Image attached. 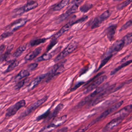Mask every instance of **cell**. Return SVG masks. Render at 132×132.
Wrapping results in <instances>:
<instances>
[{
	"mask_svg": "<svg viewBox=\"0 0 132 132\" xmlns=\"http://www.w3.org/2000/svg\"><path fill=\"white\" fill-rule=\"evenodd\" d=\"M124 101H120L118 103L115 104L114 105L112 106L111 107L105 111L104 112L102 113L99 116H98L97 118L95 119L94 120H93L92 122L90 123V125L91 126L96 123V122L99 121L101 120L104 119L105 118L107 117L108 116L110 115V114L113 113L114 112L118 110L119 108H120L123 104Z\"/></svg>",
	"mask_w": 132,
	"mask_h": 132,
	"instance_id": "cell-1",
	"label": "cell"
},
{
	"mask_svg": "<svg viewBox=\"0 0 132 132\" xmlns=\"http://www.w3.org/2000/svg\"><path fill=\"white\" fill-rule=\"evenodd\" d=\"M109 86L108 83H105L100 87L97 88L93 92L90 94L85 98L82 101L78 103L77 105L78 108H80L83 107L88 102L91 101L92 99L94 98L98 94H100L103 91L105 88H107Z\"/></svg>",
	"mask_w": 132,
	"mask_h": 132,
	"instance_id": "cell-2",
	"label": "cell"
},
{
	"mask_svg": "<svg viewBox=\"0 0 132 132\" xmlns=\"http://www.w3.org/2000/svg\"><path fill=\"white\" fill-rule=\"evenodd\" d=\"M48 98V96L46 95L42 98L38 100L37 101L31 105L25 111H24L20 114V116H19V118L21 119L24 118L31 114L32 112H33L36 109H37L38 107H39L40 105L45 103L47 101Z\"/></svg>",
	"mask_w": 132,
	"mask_h": 132,
	"instance_id": "cell-3",
	"label": "cell"
},
{
	"mask_svg": "<svg viewBox=\"0 0 132 132\" xmlns=\"http://www.w3.org/2000/svg\"><path fill=\"white\" fill-rule=\"evenodd\" d=\"M111 11L110 10H108L104 12L101 15L94 19L91 22V28L92 29H94L98 28L103 22L108 19L111 16Z\"/></svg>",
	"mask_w": 132,
	"mask_h": 132,
	"instance_id": "cell-4",
	"label": "cell"
},
{
	"mask_svg": "<svg viewBox=\"0 0 132 132\" xmlns=\"http://www.w3.org/2000/svg\"><path fill=\"white\" fill-rule=\"evenodd\" d=\"M115 85H113L111 86H108L107 88L102 92L97 95L95 99L92 102V106H94L97 104L101 102L105 97L108 95L114 92V90H116Z\"/></svg>",
	"mask_w": 132,
	"mask_h": 132,
	"instance_id": "cell-5",
	"label": "cell"
},
{
	"mask_svg": "<svg viewBox=\"0 0 132 132\" xmlns=\"http://www.w3.org/2000/svg\"><path fill=\"white\" fill-rule=\"evenodd\" d=\"M38 6V2L35 1L30 2L25 5L21 7L16 9L13 12V15L16 17L18 15H20L25 12L29 11L32 9H35Z\"/></svg>",
	"mask_w": 132,
	"mask_h": 132,
	"instance_id": "cell-6",
	"label": "cell"
},
{
	"mask_svg": "<svg viewBox=\"0 0 132 132\" xmlns=\"http://www.w3.org/2000/svg\"><path fill=\"white\" fill-rule=\"evenodd\" d=\"M77 44L75 42L71 43L62 52H61L57 56L54 60V62H57L62 60L67 56L73 52L77 48Z\"/></svg>",
	"mask_w": 132,
	"mask_h": 132,
	"instance_id": "cell-7",
	"label": "cell"
},
{
	"mask_svg": "<svg viewBox=\"0 0 132 132\" xmlns=\"http://www.w3.org/2000/svg\"><path fill=\"white\" fill-rule=\"evenodd\" d=\"M26 102L24 100H22L8 108L5 113V117H11L16 114L17 112L25 106Z\"/></svg>",
	"mask_w": 132,
	"mask_h": 132,
	"instance_id": "cell-8",
	"label": "cell"
},
{
	"mask_svg": "<svg viewBox=\"0 0 132 132\" xmlns=\"http://www.w3.org/2000/svg\"><path fill=\"white\" fill-rule=\"evenodd\" d=\"M107 77L105 75L100 76L99 77L94 81L93 82L88 86L87 88L84 90V94H87L95 89H96L106 79Z\"/></svg>",
	"mask_w": 132,
	"mask_h": 132,
	"instance_id": "cell-9",
	"label": "cell"
},
{
	"mask_svg": "<svg viewBox=\"0 0 132 132\" xmlns=\"http://www.w3.org/2000/svg\"><path fill=\"white\" fill-rule=\"evenodd\" d=\"M125 118L124 117L119 116L112 119L104 127L102 131L103 132H107L112 130L115 127L119 125L122 121Z\"/></svg>",
	"mask_w": 132,
	"mask_h": 132,
	"instance_id": "cell-10",
	"label": "cell"
},
{
	"mask_svg": "<svg viewBox=\"0 0 132 132\" xmlns=\"http://www.w3.org/2000/svg\"><path fill=\"white\" fill-rule=\"evenodd\" d=\"M78 5L75 4L71 7L70 8L66 11L65 13L61 15L59 18L57 19L56 22L57 23H61L64 20H65L67 18H68L70 15L75 13L78 9Z\"/></svg>",
	"mask_w": 132,
	"mask_h": 132,
	"instance_id": "cell-11",
	"label": "cell"
},
{
	"mask_svg": "<svg viewBox=\"0 0 132 132\" xmlns=\"http://www.w3.org/2000/svg\"><path fill=\"white\" fill-rule=\"evenodd\" d=\"M125 42L122 39L118 40L110 48L109 51L108 52L107 56L112 54L113 53L118 52L122 49L125 46Z\"/></svg>",
	"mask_w": 132,
	"mask_h": 132,
	"instance_id": "cell-12",
	"label": "cell"
},
{
	"mask_svg": "<svg viewBox=\"0 0 132 132\" xmlns=\"http://www.w3.org/2000/svg\"><path fill=\"white\" fill-rule=\"evenodd\" d=\"M48 73H46L43 74L36 78L34 79L27 87V89L29 91L34 89L36 86L38 85L42 80L44 78L48 76Z\"/></svg>",
	"mask_w": 132,
	"mask_h": 132,
	"instance_id": "cell-13",
	"label": "cell"
},
{
	"mask_svg": "<svg viewBox=\"0 0 132 132\" xmlns=\"http://www.w3.org/2000/svg\"><path fill=\"white\" fill-rule=\"evenodd\" d=\"M132 112V104L129 105L124 107L121 110L117 112H116L114 116L116 117H125L126 116L131 113Z\"/></svg>",
	"mask_w": 132,
	"mask_h": 132,
	"instance_id": "cell-14",
	"label": "cell"
},
{
	"mask_svg": "<svg viewBox=\"0 0 132 132\" xmlns=\"http://www.w3.org/2000/svg\"><path fill=\"white\" fill-rule=\"evenodd\" d=\"M117 28V24H112L110 26L106 29V35L110 42L114 40Z\"/></svg>",
	"mask_w": 132,
	"mask_h": 132,
	"instance_id": "cell-15",
	"label": "cell"
},
{
	"mask_svg": "<svg viewBox=\"0 0 132 132\" xmlns=\"http://www.w3.org/2000/svg\"><path fill=\"white\" fill-rule=\"evenodd\" d=\"M27 21L28 20L26 19H20L12 23L9 26V28L12 29V31H16L17 29L24 25L27 22Z\"/></svg>",
	"mask_w": 132,
	"mask_h": 132,
	"instance_id": "cell-16",
	"label": "cell"
},
{
	"mask_svg": "<svg viewBox=\"0 0 132 132\" xmlns=\"http://www.w3.org/2000/svg\"><path fill=\"white\" fill-rule=\"evenodd\" d=\"M74 22H68L67 24L63 26L61 29L55 35H54L53 37V38L56 39H57L59 37L61 36L63 34H64L65 32L69 30L71 27L74 25Z\"/></svg>",
	"mask_w": 132,
	"mask_h": 132,
	"instance_id": "cell-17",
	"label": "cell"
},
{
	"mask_svg": "<svg viewBox=\"0 0 132 132\" xmlns=\"http://www.w3.org/2000/svg\"><path fill=\"white\" fill-rule=\"evenodd\" d=\"M42 48L41 47H38L29 53L27 54L25 57L24 59L26 61H31L32 60L38 56L42 52Z\"/></svg>",
	"mask_w": 132,
	"mask_h": 132,
	"instance_id": "cell-18",
	"label": "cell"
},
{
	"mask_svg": "<svg viewBox=\"0 0 132 132\" xmlns=\"http://www.w3.org/2000/svg\"><path fill=\"white\" fill-rule=\"evenodd\" d=\"M63 106H64V105L62 103L58 105L54 109L53 112L52 113H50V115L46 119V122L49 121L52 119L55 118L58 114L60 112L63 108Z\"/></svg>",
	"mask_w": 132,
	"mask_h": 132,
	"instance_id": "cell-19",
	"label": "cell"
},
{
	"mask_svg": "<svg viewBox=\"0 0 132 132\" xmlns=\"http://www.w3.org/2000/svg\"><path fill=\"white\" fill-rule=\"evenodd\" d=\"M67 119V116L64 115L59 118H57L54 119L52 122L53 125H54L56 128L62 125L66 121Z\"/></svg>",
	"mask_w": 132,
	"mask_h": 132,
	"instance_id": "cell-20",
	"label": "cell"
},
{
	"mask_svg": "<svg viewBox=\"0 0 132 132\" xmlns=\"http://www.w3.org/2000/svg\"><path fill=\"white\" fill-rule=\"evenodd\" d=\"M13 48H14V45H11L7 47L5 52L4 54H2L0 57V63H1L4 62L7 59L11 53V51L13 49Z\"/></svg>",
	"mask_w": 132,
	"mask_h": 132,
	"instance_id": "cell-21",
	"label": "cell"
},
{
	"mask_svg": "<svg viewBox=\"0 0 132 132\" xmlns=\"http://www.w3.org/2000/svg\"><path fill=\"white\" fill-rule=\"evenodd\" d=\"M30 75L29 71L28 70H22L20 72L15 76L14 80L15 81H18L22 78L26 77Z\"/></svg>",
	"mask_w": 132,
	"mask_h": 132,
	"instance_id": "cell-22",
	"label": "cell"
},
{
	"mask_svg": "<svg viewBox=\"0 0 132 132\" xmlns=\"http://www.w3.org/2000/svg\"><path fill=\"white\" fill-rule=\"evenodd\" d=\"M26 48H27V45H23L20 46L13 53V57L17 58L20 56L24 52L25 50H26Z\"/></svg>",
	"mask_w": 132,
	"mask_h": 132,
	"instance_id": "cell-23",
	"label": "cell"
},
{
	"mask_svg": "<svg viewBox=\"0 0 132 132\" xmlns=\"http://www.w3.org/2000/svg\"><path fill=\"white\" fill-rule=\"evenodd\" d=\"M131 63H132V59L131 60H128V61L124 63H122L121 65H120V66L116 68L115 69L113 70L111 72V75H114L118 71H119L120 70H121L122 68H125V67H127V66L130 65V64H131Z\"/></svg>",
	"mask_w": 132,
	"mask_h": 132,
	"instance_id": "cell-24",
	"label": "cell"
},
{
	"mask_svg": "<svg viewBox=\"0 0 132 132\" xmlns=\"http://www.w3.org/2000/svg\"><path fill=\"white\" fill-rule=\"evenodd\" d=\"M52 54L46 52V53H44L43 55H42L39 57H38L35 60L36 62H42L43 61H47L49 60L50 59H52Z\"/></svg>",
	"mask_w": 132,
	"mask_h": 132,
	"instance_id": "cell-25",
	"label": "cell"
},
{
	"mask_svg": "<svg viewBox=\"0 0 132 132\" xmlns=\"http://www.w3.org/2000/svg\"><path fill=\"white\" fill-rule=\"evenodd\" d=\"M64 70H65V68H64V66H63V65L60 68L58 69L57 71H56L55 72L53 73L52 74L48 75V76H47L48 78H47V79H46V82H48L50 81V80H51L53 78L55 77L56 75H59L61 73H62V72L64 71Z\"/></svg>",
	"mask_w": 132,
	"mask_h": 132,
	"instance_id": "cell-26",
	"label": "cell"
},
{
	"mask_svg": "<svg viewBox=\"0 0 132 132\" xmlns=\"http://www.w3.org/2000/svg\"><path fill=\"white\" fill-rule=\"evenodd\" d=\"M70 0H62L59 3L53 8L54 11H59L66 6L69 3Z\"/></svg>",
	"mask_w": 132,
	"mask_h": 132,
	"instance_id": "cell-27",
	"label": "cell"
},
{
	"mask_svg": "<svg viewBox=\"0 0 132 132\" xmlns=\"http://www.w3.org/2000/svg\"><path fill=\"white\" fill-rule=\"evenodd\" d=\"M65 62V60H63V61H61L60 63H58L55 65L53 66L48 72V75L52 74L53 73L56 71H57L63 65Z\"/></svg>",
	"mask_w": 132,
	"mask_h": 132,
	"instance_id": "cell-28",
	"label": "cell"
},
{
	"mask_svg": "<svg viewBox=\"0 0 132 132\" xmlns=\"http://www.w3.org/2000/svg\"><path fill=\"white\" fill-rule=\"evenodd\" d=\"M47 39L45 38L35 39V40L31 41L29 43V45L31 46H36L40 44H42V43L45 42Z\"/></svg>",
	"mask_w": 132,
	"mask_h": 132,
	"instance_id": "cell-29",
	"label": "cell"
},
{
	"mask_svg": "<svg viewBox=\"0 0 132 132\" xmlns=\"http://www.w3.org/2000/svg\"><path fill=\"white\" fill-rule=\"evenodd\" d=\"M19 61L18 60H14L12 61L8 67L6 69V70L4 71L5 73H8L10 72L12 70H14L16 67L19 64Z\"/></svg>",
	"mask_w": 132,
	"mask_h": 132,
	"instance_id": "cell-30",
	"label": "cell"
},
{
	"mask_svg": "<svg viewBox=\"0 0 132 132\" xmlns=\"http://www.w3.org/2000/svg\"><path fill=\"white\" fill-rule=\"evenodd\" d=\"M122 39L125 42L126 46L131 44L132 42V32H129Z\"/></svg>",
	"mask_w": 132,
	"mask_h": 132,
	"instance_id": "cell-31",
	"label": "cell"
},
{
	"mask_svg": "<svg viewBox=\"0 0 132 132\" xmlns=\"http://www.w3.org/2000/svg\"><path fill=\"white\" fill-rule=\"evenodd\" d=\"M112 56H113V55L111 54V55H108L106 57H105L101 62V64H100V65L98 68L97 71H98L101 68H102L105 65L107 64V63L112 58Z\"/></svg>",
	"mask_w": 132,
	"mask_h": 132,
	"instance_id": "cell-32",
	"label": "cell"
},
{
	"mask_svg": "<svg viewBox=\"0 0 132 132\" xmlns=\"http://www.w3.org/2000/svg\"><path fill=\"white\" fill-rule=\"evenodd\" d=\"M93 5L90 4H85L81 6L80 8V11L81 12L85 13L87 12L93 7Z\"/></svg>",
	"mask_w": 132,
	"mask_h": 132,
	"instance_id": "cell-33",
	"label": "cell"
},
{
	"mask_svg": "<svg viewBox=\"0 0 132 132\" xmlns=\"http://www.w3.org/2000/svg\"><path fill=\"white\" fill-rule=\"evenodd\" d=\"M56 127L52 123L43 128L39 132H51L55 129Z\"/></svg>",
	"mask_w": 132,
	"mask_h": 132,
	"instance_id": "cell-34",
	"label": "cell"
},
{
	"mask_svg": "<svg viewBox=\"0 0 132 132\" xmlns=\"http://www.w3.org/2000/svg\"><path fill=\"white\" fill-rule=\"evenodd\" d=\"M131 3L132 5V0H126L117 6V9L119 11L122 10Z\"/></svg>",
	"mask_w": 132,
	"mask_h": 132,
	"instance_id": "cell-35",
	"label": "cell"
},
{
	"mask_svg": "<svg viewBox=\"0 0 132 132\" xmlns=\"http://www.w3.org/2000/svg\"><path fill=\"white\" fill-rule=\"evenodd\" d=\"M50 112H50V109H49L42 114L38 116L36 118V121H39L42 119L47 118L50 115V113H51Z\"/></svg>",
	"mask_w": 132,
	"mask_h": 132,
	"instance_id": "cell-36",
	"label": "cell"
},
{
	"mask_svg": "<svg viewBox=\"0 0 132 132\" xmlns=\"http://www.w3.org/2000/svg\"><path fill=\"white\" fill-rule=\"evenodd\" d=\"M58 42L57 39L53 38L51 40L48 46H47V49H46V52H48L49 51H50L53 48V46H55L57 44Z\"/></svg>",
	"mask_w": 132,
	"mask_h": 132,
	"instance_id": "cell-37",
	"label": "cell"
},
{
	"mask_svg": "<svg viewBox=\"0 0 132 132\" xmlns=\"http://www.w3.org/2000/svg\"><path fill=\"white\" fill-rule=\"evenodd\" d=\"M131 26H132V19H130V20H129L125 24H124L121 27V29H120L119 31H124V30L127 29V28H128Z\"/></svg>",
	"mask_w": 132,
	"mask_h": 132,
	"instance_id": "cell-38",
	"label": "cell"
},
{
	"mask_svg": "<svg viewBox=\"0 0 132 132\" xmlns=\"http://www.w3.org/2000/svg\"><path fill=\"white\" fill-rule=\"evenodd\" d=\"M26 79L22 80L21 81H19L14 87L15 89L16 90H19L20 88H21L24 85L26 82Z\"/></svg>",
	"mask_w": 132,
	"mask_h": 132,
	"instance_id": "cell-39",
	"label": "cell"
},
{
	"mask_svg": "<svg viewBox=\"0 0 132 132\" xmlns=\"http://www.w3.org/2000/svg\"><path fill=\"white\" fill-rule=\"evenodd\" d=\"M90 126V124L85 125L80 127L75 132H85L87 130Z\"/></svg>",
	"mask_w": 132,
	"mask_h": 132,
	"instance_id": "cell-40",
	"label": "cell"
},
{
	"mask_svg": "<svg viewBox=\"0 0 132 132\" xmlns=\"http://www.w3.org/2000/svg\"><path fill=\"white\" fill-rule=\"evenodd\" d=\"M38 64L37 63H31V64H30L28 66L27 70L29 71L34 70L38 67Z\"/></svg>",
	"mask_w": 132,
	"mask_h": 132,
	"instance_id": "cell-41",
	"label": "cell"
},
{
	"mask_svg": "<svg viewBox=\"0 0 132 132\" xmlns=\"http://www.w3.org/2000/svg\"><path fill=\"white\" fill-rule=\"evenodd\" d=\"M13 35L12 32H4L1 36V38L4 39L5 38L9 37Z\"/></svg>",
	"mask_w": 132,
	"mask_h": 132,
	"instance_id": "cell-42",
	"label": "cell"
},
{
	"mask_svg": "<svg viewBox=\"0 0 132 132\" xmlns=\"http://www.w3.org/2000/svg\"><path fill=\"white\" fill-rule=\"evenodd\" d=\"M85 82H83V81H80V82H78L77 84H76L73 88H71V91H74L75 90H77L78 87H80V86H81V85H82Z\"/></svg>",
	"mask_w": 132,
	"mask_h": 132,
	"instance_id": "cell-43",
	"label": "cell"
},
{
	"mask_svg": "<svg viewBox=\"0 0 132 132\" xmlns=\"http://www.w3.org/2000/svg\"><path fill=\"white\" fill-rule=\"evenodd\" d=\"M88 18V17L87 16H84V17L75 21L74 22V23L75 24H78V23H81V22L86 21L87 19Z\"/></svg>",
	"mask_w": 132,
	"mask_h": 132,
	"instance_id": "cell-44",
	"label": "cell"
},
{
	"mask_svg": "<svg viewBox=\"0 0 132 132\" xmlns=\"http://www.w3.org/2000/svg\"><path fill=\"white\" fill-rule=\"evenodd\" d=\"M5 45H2L0 46V56L2 55V54L4 52V51L5 49Z\"/></svg>",
	"mask_w": 132,
	"mask_h": 132,
	"instance_id": "cell-45",
	"label": "cell"
},
{
	"mask_svg": "<svg viewBox=\"0 0 132 132\" xmlns=\"http://www.w3.org/2000/svg\"><path fill=\"white\" fill-rule=\"evenodd\" d=\"M84 0H74L73 2H72V3H73L74 5L77 4L79 5L81 2H82Z\"/></svg>",
	"mask_w": 132,
	"mask_h": 132,
	"instance_id": "cell-46",
	"label": "cell"
},
{
	"mask_svg": "<svg viewBox=\"0 0 132 132\" xmlns=\"http://www.w3.org/2000/svg\"><path fill=\"white\" fill-rule=\"evenodd\" d=\"M68 128L67 127H64V128H62L61 129L58 130L56 132H66L67 131Z\"/></svg>",
	"mask_w": 132,
	"mask_h": 132,
	"instance_id": "cell-47",
	"label": "cell"
},
{
	"mask_svg": "<svg viewBox=\"0 0 132 132\" xmlns=\"http://www.w3.org/2000/svg\"><path fill=\"white\" fill-rule=\"evenodd\" d=\"M113 1H114V2H118L122 1V0H113Z\"/></svg>",
	"mask_w": 132,
	"mask_h": 132,
	"instance_id": "cell-48",
	"label": "cell"
},
{
	"mask_svg": "<svg viewBox=\"0 0 132 132\" xmlns=\"http://www.w3.org/2000/svg\"><path fill=\"white\" fill-rule=\"evenodd\" d=\"M2 1H3V0H0V4H1Z\"/></svg>",
	"mask_w": 132,
	"mask_h": 132,
	"instance_id": "cell-49",
	"label": "cell"
},
{
	"mask_svg": "<svg viewBox=\"0 0 132 132\" xmlns=\"http://www.w3.org/2000/svg\"><path fill=\"white\" fill-rule=\"evenodd\" d=\"M132 132V131H131V132Z\"/></svg>",
	"mask_w": 132,
	"mask_h": 132,
	"instance_id": "cell-50",
	"label": "cell"
}]
</instances>
